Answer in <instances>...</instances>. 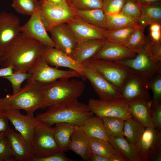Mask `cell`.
Segmentation results:
<instances>
[{
  "instance_id": "44dd1931",
  "label": "cell",
  "mask_w": 161,
  "mask_h": 161,
  "mask_svg": "<svg viewBox=\"0 0 161 161\" xmlns=\"http://www.w3.org/2000/svg\"><path fill=\"white\" fill-rule=\"evenodd\" d=\"M137 53L123 45L106 39L101 49L92 58L117 61L133 58Z\"/></svg>"
},
{
  "instance_id": "ab89813d",
  "label": "cell",
  "mask_w": 161,
  "mask_h": 161,
  "mask_svg": "<svg viewBox=\"0 0 161 161\" xmlns=\"http://www.w3.org/2000/svg\"><path fill=\"white\" fill-rule=\"evenodd\" d=\"M103 0H72L70 4L76 10L102 8Z\"/></svg>"
},
{
  "instance_id": "74e56055",
  "label": "cell",
  "mask_w": 161,
  "mask_h": 161,
  "mask_svg": "<svg viewBox=\"0 0 161 161\" xmlns=\"http://www.w3.org/2000/svg\"><path fill=\"white\" fill-rule=\"evenodd\" d=\"M148 86L153 93L152 105L161 102V72L153 76L148 81Z\"/></svg>"
},
{
  "instance_id": "f907efd6",
  "label": "cell",
  "mask_w": 161,
  "mask_h": 161,
  "mask_svg": "<svg viewBox=\"0 0 161 161\" xmlns=\"http://www.w3.org/2000/svg\"><path fill=\"white\" fill-rule=\"evenodd\" d=\"M151 39L156 42H161V30L150 31Z\"/></svg>"
},
{
  "instance_id": "d590c367",
  "label": "cell",
  "mask_w": 161,
  "mask_h": 161,
  "mask_svg": "<svg viewBox=\"0 0 161 161\" xmlns=\"http://www.w3.org/2000/svg\"><path fill=\"white\" fill-rule=\"evenodd\" d=\"M38 0H13L11 7L18 13L31 16L37 11Z\"/></svg>"
},
{
  "instance_id": "9c48e42d",
  "label": "cell",
  "mask_w": 161,
  "mask_h": 161,
  "mask_svg": "<svg viewBox=\"0 0 161 161\" xmlns=\"http://www.w3.org/2000/svg\"><path fill=\"white\" fill-rule=\"evenodd\" d=\"M82 64L83 67L95 71L120 89L126 79L131 74L115 61L92 58Z\"/></svg>"
},
{
  "instance_id": "484cf974",
  "label": "cell",
  "mask_w": 161,
  "mask_h": 161,
  "mask_svg": "<svg viewBox=\"0 0 161 161\" xmlns=\"http://www.w3.org/2000/svg\"><path fill=\"white\" fill-rule=\"evenodd\" d=\"M55 125L54 137L60 150L64 152L68 151L75 125L66 123H58Z\"/></svg>"
},
{
  "instance_id": "8d00e7d4",
  "label": "cell",
  "mask_w": 161,
  "mask_h": 161,
  "mask_svg": "<svg viewBox=\"0 0 161 161\" xmlns=\"http://www.w3.org/2000/svg\"><path fill=\"white\" fill-rule=\"evenodd\" d=\"M31 74L27 72L17 71H13L11 74L4 76V78L11 83L13 90L12 95L19 92L21 89V84L25 80H27L31 77Z\"/></svg>"
},
{
  "instance_id": "ffe728a7",
  "label": "cell",
  "mask_w": 161,
  "mask_h": 161,
  "mask_svg": "<svg viewBox=\"0 0 161 161\" xmlns=\"http://www.w3.org/2000/svg\"><path fill=\"white\" fill-rule=\"evenodd\" d=\"M161 145V131L154 127H145L134 145L141 161H148L150 151L156 146Z\"/></svg>"
},
{
  "instance_id": "5b68a950",
  "label": "cell",
  "mask_w": 161,
  "mask_h": 161,
  "mask_svg": "<svg viewBox=\"0 0 161 161\" xmlns=\"http://www.w3.org/2000/svg\"><path fill=\"white\" fill-rule=\"evenodd\" d=\"M37 11L47 31L58 24L67 23L76 16L75 9L67 1L60 4L38 0Z\"/></svg>"
},
{
  "instance_id": "1f68e13d",
  "label": "cell",
  "mask_w": 161,
  "mask_h": 161,
  "mask_svg": "<svg viewBox=\"0 0 161 161\" xmlns=\"http://www.w3.org/2000/svg\"><path fill=\"white\" fill-rule=\"evenodd\" d=\"M145 28L139 24L137 25L124 46L137 53L143 50L146 39L144 34Z\"/></svg>"
},
{
  "instance_id": "d6a6232c",
  "label": "cell",
  "mask_w": 161,
  "mask_h": 161,
  "mask_svg": "<svg viewBox=\"0 0 161 161\" xmlns=\"http://www.w3.org/2000/svg\"><path fill=\"white\" fill-rule=\"evenodd\" d=\"M137 24L136 21L121 12L114 15H106V30H107L117 29Z\"/></svg>"
},
{
  "instance_id": "f35d334b",
  "label": "cell",
  "mask_w": 161,
  "mask_h": 161,
  "mask_svg": "<svg viewBox=\"0 0 161 161\" xmlns=\"http://www.w3.org/2000/svg\"><path fill=\"white\" fill-rule=\"evenodd\" d=\"M121 12L138 23L141 14L140 6L134 0H125Z\"/></svg>"
},
{
  "instance_id": "f6af8a7d",
  "label": "cell",
  "mask_w": 161,
  "mask_h": 161,
  "mask_svg": "<svg viewBox=\"0 0 161 161\" xmlns=\"http://www.w3.org/2000/svg\"><path fill=\"white\" fill-rule=\"evenodd\" d=\"M73 160L67 157L64 152L59 151L52 155L47 157L36 158L34 161H73Z\"/></svg>"
},
{
  "instance_id": "816d5d0a",
  "label": "cell",
  "mask_w": 161,
  "mask_h": 161,
  "mask_svg": "<svg viewBox=\"0 0 161 161\" xmlns=\"http://www.w3.org/2000/svg\"><path fill=\"white\" fill-rule=\"evenodd\" d=\"M90 161H109V159L91 152Z\"/></svg>"
},
{
  "instance_id": "4316f807",
  "label": "cell",
  "mask_w": 161,
  "mask_h": 161,
  "mask_svg": "<svg viewBox=\"0 0 161 161\" xmlns=\"http://www.w3.org/2000/svg\"><path fill=\"white\" fill-rule=\"evenodd\" d=\"M80 127L84 133L88 137L108 140L109 136L103 120L100 117L94 115L91 117L86 119Z\"/></svg>"
},
{
  "instance_id": "7a4b0ae2",
  "label": "cell",
  "mask_w": 161,
  "mask_h": 161,
  "mask_svg": "<svg viewBox=\"0 0 161 161\" xmlns=\"http://www.w3.org/2000/svg\"><path fill=\"white\" fill-rule=\"evenodd\" d=\"M36 119L52 126L58 123H66L81 126L87 119L94 115L87 105L74 99L51 105Z\"/></svg>"
},
{
  "instance_id": "e575fe53",
  "label": "cell",
  "mask_w": 161,
  "mask_h": 161,
  "mask_svg": "<svg viewBox=\"0 0 161 161\" xmlns=\"http://www.w3.org/2000/svg\"><path fill=\"white\" fill-rule=\"evenodd\" d=\"M101 118L103 120L106 132L109 137L123 136L124 120L116 117Z\"/></svg>"
},
{
  "instance_id": "8992f818",
  "label": "cell",
  "mask_w": 161,
  "mask_h": 161,
  "mask_svg": "<svg viewBox=\"0 0 161 161\" xmlns=\"http://www.w3.org/2000/svg\"><path fill=\"white\" fill-rule=\"evenodd\" d=\"M115 61L131 74L137 75L147 81L161 72V63L153 58L144 49L133 58Z\"/></svg>"
},
{
  "instance_id": "60d3db41",
  "label": "cell",
  "mask_w": 161,
  "mask_h": 161,
  "mask_svg": "<svg viewBox=\"0 0 161 161\" xmlns=\"http://www.w3.org/2000/svg\"><path fill=\"white\" fill-rule=\"evenodd\" d=\"M125 0H103L102 9L106 15L121 12Z\"/></svg>"
},
{
  "instance_id": "e0dca14e",
  "label": "cell",
  "mask_w": 161,
  "mask_h": 161,
  "mask_svg": "<svg viewBox=\"0 0 161 161\" xmlns=\"http://www.w3.org/2000/svg\"><path fill=\"white\" fill-rule=\"evenodd\" d=\"M77 43L94 39H105L106 30L89 24L76 16L66 23Z\"/></svg>"
},
{
  "instance_id": "7bdbcfd3",
  "label": "cell",
  "mask_w": 161,
  "mask_h": 161,
  "mask_svg": "<svg viewBox=\"0 0 161 161\" xmlns=\"http://www.w3.org/2000/svg\"><path fill=\"white\" fill-rule=\"evenodd\" d=\"M14 161V158L5 134L0 138V161Z\"/></svg>"
},
{
  "instance_id": "d4e9b609",
  "label": "cell",
  "mask_w": 161,
  "mask_h": 161,
  "mask_svg": "<svg viewBox=\"0 0 161 161\" xmlns=\"http://www.w3.org/2000/svg\"><path fill=\"white\" fill-rule=\"evenodd\" d=\"M108 141L116 151L129 161H141L134 145L123 136L109 137Z\"/></svg>"
},
{
  "instance_id": "83f0119b",
  "label": "cell",
  "mask_w": 161,
  "mask_h": 161,
  "mask_svg": "<svg viewBox=\"0 0 161 161\" xmlns=\"http://www.w3.org/2000/svg\"><path fill=\"white\" fill-rule=\"evenodd\" d=\"M75 11L76 16L84 21L106 30V15L102 8L75 9Z\"/></svg>"
},
{
  "instance_id": "c3c4849f",
  "label": "cell",
  "mask_w": 161,
  "mask_h": 161,
  "mask_svg": "<svg viewBox=\"0 0 161 161\" xmlns=\"http://www.w3.org/2000/svg\"><path fill=\"white\" fill-rule=\"evenodd\" d=\"M140 7L154 4H161V0H134Z\"/></svg>"
},
{
  "instance_id": "5bb4252c",
  "label": "cell",
  "mask_w": 161,
  "mask_h": 161,
  "mask_svg": "<svg viewBox=\"0 0 161 161\" xmlns=\"http://www.w3.org/2000/svg\"><path fill=\"white\" fill-rule=\"evenodd\" d=\"M20 21L16 15L0 13V57L11 41L20 32Z\"/></svg>"
},
{
  "instance_id": "f5cc1de1",
  "label": "cell",
  "mask_w": 161,
  "mask_h": 161,
  "mask_svg": "<svg viewBox=\"0 0 161 161\" xmlns=\"http://www.w3.org/2000/svg\"><path fill=\"white\" fill-rule=\"evenodd\" d=\"M109 161H127L128 160L120 153L117 152L109 159Z\"/></svg>"
},
{
  "instance_id": "4dcf8cb0",
  "label": "cell",
  "mask_w": 161,
  "mask_h": 161,
  "mask_svg": "<svg viewBox=\"0 0 161 161\" xmlns=\"http://www.w3.org/2000/svg\"><path fill=\"white\" fill-rule=\"evenodd\" d=\"M146 127L133 117L125 120L123 134L130 143L134 145Z\"/></svg>"
},
{
  "instance_id": "2e32d148",
  "label": "cell",
  "mask_w": 161,
  "mask_h": 161,
  "mask_svg": "<svg viewBox=\"0 0 161 161\" xmlns=\"http://www.w3.org/2000/svg\"><path fill=\"white\" fill-rule=\"evenodd\" d=\"M42 55L49 66L58 69L60 67L69 68L79 73L83 80L86 79L82 73V64L74 60L62 51L54 47L44 46Z\"/></svg>"
},
{
  "instance_id": "7dc6e473",
  "label": "cell",
  "mask_w": 161,
  "mask_h": 161,
  "mask_svg": "<svg viewBox=\"0 0 161 161\" xmlns=\"http://www.w3.org/2000/svg\"><path fill=\"white\" fill-rule=\"evenodd\" d=\"M8 120L4 112L0 111V133H5L10 128Z\"/></svg>"
},
{
  "instance_id": "7402d4cb",
  "label": "cell",
  "mask_w": 161,
  "mask_h": 161,
  "mask_svg": "<svg viewBox=\"0 0 161 161\" xmlns=\"http://www.w3.org/2000/svg\"><path fill=\"white\" fill-rule=\"evenodd\" d=\"M106 39H94L77 43L70 57L76 61L83 63L91 59L103 45Z\"/></svg>"
},
{
  "instance_id": "277c9868",
  "label": "cell",
  "mask_w": 161,
  "mask_h": 161,
  "mask_svg": "<svg viewBox=\"0 0 161 161\" xmlns=\"http://www.w3.org/2000/svg\"><path fill=\"white\" fill-rule=\"evenodd\" d=\"M42 90L46 108L64 101L78 98L85 88L83 80L69 78L43 83Z\"/></svg>"
},
{
  "instance_id": "7c38bea8",
  "label": "cell",
  "mask_w": 161,
  "mask_h": 161,
  "mask_svg": "<svg viewBox=\"0 0 161 161\" xmlns=\"http://www.w3.org/2000/svg\"><path fill=\"white\" fill-rule=\"evenodd\" d=\"M4 112L9 120L32 148L35 128L38 120L33 115L22 114L19 109H10Z\"/></svg>"
},
{
  "instance_id": "bcb514c9",
  "label": "cell",
  "mask_w": 161,
  "mask_h": 161,
  "mask_svg": "<svg viewBox=\"0 0 161 161\" xmlns=\"http://www.w3.org/2000/svg\"><path fill=\"white\" fill-rule=\"evenodd\" d=\"M148 161H161V145L156 146L150 151L148 156Z\"/></svg>"
},
{
  "instance_id": "f1b7e54d",
  "label": "cell",
  "mask_w": 161,
  "mask_h": 161,
  "mask_svg": "<svg viewBox=\"0 0 161 161\" xmlns=\"http://www.w3.org/2000/svg\"><path fill=\"white\" fill-rule=\"evenodd\" d=\"M141 14L138 24L145 27L154 23L161 24V4L140 7Z\"/></svg>"
},
{
  "instance_id": "8fae6325",
  "label": "cell",
  "mask_w": 161,
  "mask_h": 161,
  "mask_svg": "<svg viewBox=\"0 0 161 161\" xmlns=\"http://www.w3.org/2000/svg\"><path fill=\"white\" fill-rule=\"evenodd\" d=\"M82 73L85 78L89 80L99 99L112 100L121 98L120 89L95 71L83 67Z\"/></svg>"
},
{
  "instance_id": "603a6c76",
  "label": "cell",
  "mask_w": 161,
  "mask_h": 161,
  "mask_svg": "<svg viewBox=\"0 0 161 161\" xmlns=\"http://www.w3.org/2000/svg\"><path fill=\"white\" fill-rule=\"evenodd\" d=\"M128 104L133 117L146 127H154L151 116L152 101L136 99L128 101Z\"/></svg>"
},
{
  "instance_id": "ac0fdd59",
  "label": "cell",
  "mask_w": 161,
  "mask_h": 161,
  "mask_svg": "<svg viewBox=\"0 0 161 161\" xmlns=\"http://www.w3.org/2000/svg\"><path fill=\"white\" fill-rule=\"evenodd\" d=\"M14 161H34L32 148L23 137L10 128L5 132Z\"/></svg>"
},
{
  "instance_id": "ee69618b",
  "label": "cell",
  "mask_w": 161,
  "mask_h": 161,
  "mask_svg": "<svg viewBox=\"0 0 161 161\" xmlns=\"http://www.w3.org/2000/svg\"><path fill=\"white\" fill-rule=\"evenodd\" d=\"M151 119L153 126L156 129H161V102L152 105Z\"/></svg>"
},
{
  "instance_id": "cb8c5ba5",
  "label": "cell",
  "mask_w": 161,
  "mask_h": 161,
  "mask_svg": "<svg viewBox=\"0 0 161 161\" xmlns=\"http://www.w3.org/2000/svg\"><path fill=\"white\" fill-rule=\"evenodd\" d=\"M70 150L81 157L85 161H90L91 153L86 135L80 127L75 126L71 136L68 150Z\"/></svg>"
},
{
  "instance_id": "b9f144b4",
  "label": "cell",
  "mask_w": 161,
  "mask_h": 161,
  "mask_svg": "<svg viewBox=\"0 0 161 161\" xmlns=\"http://www.w3.org/2000/svg\"><path fill=\"white\" fill-rule=\"evenodd\" d=\"M144 49L153 58L161 63V42L146 38Z\"/></svg>"
},
{
  "instance_id": "f546056e",
  "label": "cell",
  "mask_w": 161,
  "mask_h": 161,
  "mask_svg": "<svg viewBox=\"0 0 161 161\" xmlns=\"http://www.w3.org/2000/svg\"><path fill=\"white\" fill-rule=\"evenodd\" d=\"M86 136L91 152L109 159L117 152L108 141Z\"/></svg>"
},
{
  "instance_id": "db71d44e",
  "label": "cell",
  "mask_w": 161,
  "mask_h": 161,
  "mask_svg": "<svg viewBox=\"0 0 161 161\" xmlns=\"http://www.w3.org/2000/svg\"><path fill=\"white\" fill-rule=\"evenodd\" d=\"M48 1L54 4H60L67 1L66 0H47Z\"/></svg>"
},
{
  "instance_id": "681fc988",
  "label": "cell",
  "mask_w": 161,
  "mask_h": 161,
  "mask_svg": "<svg viewBox=\"0 0 161 161\" xmlns=\"http://www.w3.org/2000/svg\"><path fill=\"white\" fill-rule=\"evenodd\" d=\"M13 72V69L11 66L5 67H1L0 68V77L3 78L11 74Z\"/></svg>"
},
{
  "instance_id": "836d02e7",
  "label": "cell",
  "mask_w": 161,
  "mask_h": 161,
  "mask_svg": "<svg viewBox=\"0 0 161 161\" xmlns=\"http://www.w3.org/2000/svg\"><path fill=\"white\" fill-rule=\"evenodd\" d=\"M136 25L115 30H106L105 39L124 46Z\"/></svg>"
},
{
  "instance_id": "9f6ffc18",
  "label": "cell",
  "mask_w": 161,
  "mask_h": 161,
  "mask_svg": "<svg viewBox=\"0 0 161 161\" xmlns=\"http://www.w3.org/2000/svg\"><path fill=\"white\" fill-rule=\"evenodd\" d=\"M72 0H66L70 4V3H71Z\"/></svg>"
},
{
  "instance_id": "6da1fadb",
  "label": "cell",
  "mask_w": 161,
  "mask_h": 161,
  "mask_svg": "<svg viewBox=\"0 0 161 161\" xmlns=\"http://www.w3.org/2000/svg\"><path fill=\"white\" fill-rule=\"evenodd\" d=\"M44 47L38 41L20 32L0 57V65L2 67L11 66L13 71L27 72L35 60L42 55Z\"/></svg>"
},
{
  "instance_id": "3957f363",
  "label": "cell",
  "mask_w": 161,
  "mask_h": 161,
  "mask_svg": "<svg viewBox=\"0 0 161 161\" xmlns=\"http://www.w3.org/2000/svg\"><path fill=\"white\" fill-rule=\"evenodd\" d=\"M43 83L27 81V83L18 93L8 94L0 98V111L10 109H19L26 111L27 114L33 115L40 109L46 108L42 90Z\"/></svg>"
},
{
  "instance_id": "52a82bcc",
  "label": "cell",
  "mask_w": 161,
  "mask_h": 161,
  "mask_svg": "<svg viewBox=\"0 0 161 161\" xmlns=\"http://www.w3.org/2000/svg\"><path fill=\"white\" fill-rule=\"evenodd\" d=\"M31 75L27 81L38 82L44 83L63 78L83 77L78 72L72 69L62 70L49 66L42 55L38 57L27 72Z\"/></svg>"
},
{
  "instance_id": "ba28073f",
  "label": "cell",
  "mask_w": 161,
  "mask_h": 161,
  "mask_svg": "<svg viewBox=\"0 0 161 161\" xmlns=\"http://www.w3.org/2000/svg\"><path fill=\"white\" fill-rule=\"evenodd\" d=\"M53 132V127L38 120L32 145L35 159L47 157L60 151Z\"/></svg>"
},
{
  "instance_id": "9a60e30c",
  "label": "cell",
  "mask_w": 161,
  "mask_h": 161,
  "mask_svg": "<svg viewBox=\"0 0 161 161\" xmlns=\"http://www.w3.org/2000/svg\"><path fill=\"white\" fill-rule=\"evenodd\" d=\"M30 16L24 25L21 26L20 32L27 38L38 41L44 46L55 47L37 11Z\"/></svg>"
},
{
  "instance_id": "4fadbf2b",
  "label": "cell",
  "mask_w": 161,
  "mask_h": 161,
  "mask_svg": "<svg viewBox=\"0 0 161 161\" xmlns=\"http://www.w3.org/2000/svg\"><path fill=\"white\" fill-rule=\"evenodd\" d=\"M149 89L147 80L137 75L131 74L120 89L121 98L127 101L139 99L152 101Z\"/></svg>"
},
{
  "instance_id": "30bf717a",
  "label": "cell",
  "mask_w": 161,
  "mask_h": 161,
  "mask_svg": "<svg viewBox=\"0 0 161 161\" xmlns=\"http://www.w3.org/2000/svg\"><path fill=\"white\" fill-rule=\"evenodd\" d=\"M87 105L94 114L100 117H116L124 120L132 117L128 101L121 98L112 100L90 98Z\"/></svg>"
},
{
  "instance_id": "d6986e66",
  "label": "cell",
  "mask_w": 161,
  "mask_h": 161,
  "mask_svg": "<svg viewBox=\"0 0 161 161\" xmlns=\"http://www.w3.org/2000/svg\"><path fill=\"white\" fill-rule=\"evenodd\" d=\"M49 32L55 44V47L69 55L78 43L67 24L64 23L57 25L52 27Z\"/></svg>"
},
{
  "instance_id": "11a10c76",
  "label": "cell",
  "mask_w": 161,
  "mask_h": 161,
  "mask_svg": "<svg viewBox=\"0 0 161 161\" xmlns=\"http://www.w3.org/2000/svg\"><path fill=\"white\" fill-rule=\"evenodd\" d=\"M5 135V133H0V138L3 136Z\"/></svg>"
}]
</instances>
